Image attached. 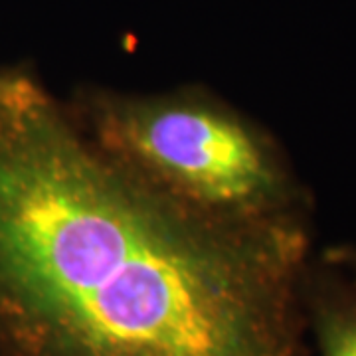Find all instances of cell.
Listing matches in <instances>:
<instances>
[{
    "instance_id": "cell-3",
    "label": "cell",
    "mask_w": 356,
    "mask_h": 356,
    "mask_svg": "<svg viewBox=\"0 0 356 356\" xmlns=\"http://www.w3.org/2000/svg\"><path fill=\"white\" fill-rule=\"evenodd\" d=\"M321 356H356V291L318 283L307 295Z\"/></svg>"
},
{
    "instance_id": "cell-5",
    "label": "cell",
    "mask_w": 356,
    "mask_h": 356,
    "mask_svg": "<svg viewBox=\"0 0 356 356\" xmlns=\"http://www.w3.org/2000/svg\"><path fill=\"white\" fill-rule=\"evenodd\" d=\"M346 264L353 267V269H355V273H356V255H346Z\"/></svg>"
},
{
    "instance_id": "cell-2",
    "label": "cell",
    "mask_w": 356,
    "mask_h": 356,
    "mask_svg": "<svg viewBox=\"0 0 356 356\" xmlns=\"http://www.w3.org/2000/svg\"><path fill=\"white\" fill-rule=\"evenodd\" d=\"M105 149L184 202L228 216H271L287 178L238 121L182 103L121 105L103 117Z\"/></svg>"
},
{
    "instance_id": "cell-1",
    "label": "cell",
    "mask_w": 356,
    "mask_h": 356,
    "mask_svg": "<svg viewBox=\"0 0 356 356\" xmlns=\"http://www.w3.org/2000/svg\"><path fill=\"white\" fill-rule=\"evenodd\" d=\"M303 229L184 202L42 97L0 107L10 356H301Z\"/></svg>"
},
{
    "instance_id": "cell-4",
    "label": "cell",
    "mask_w": 356,
    "mask_h": 356,
    "mask_svg": "<svg viewBox=\"0 0 356 356\" xmlns=\"http://www.w3.org/2000/svg\"><path fill=\"white\" fill-rule=\"evenodd\" d=\"M44 97L42 89L30 79L13 74H0V107H22Z\"/></svg>"
}]
</instances>
